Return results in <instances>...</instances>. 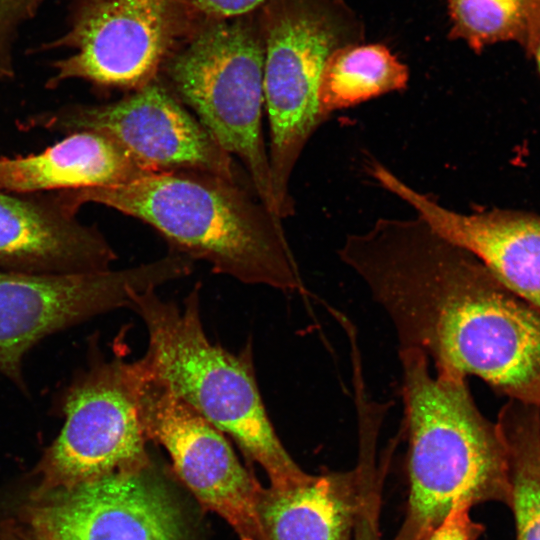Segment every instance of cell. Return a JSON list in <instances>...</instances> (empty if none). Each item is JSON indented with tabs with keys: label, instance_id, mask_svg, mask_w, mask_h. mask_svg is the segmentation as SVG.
Segmentation results:
<instances>
[{
	"label": "cell",
	"instance_id": "14",
	"mask_svg": "<svg viewBox=\"0 0 540 540\" xmlns=\"http://www.w3.org/2000/svg\"><path fill=\"white\" fill-rule=\"evenodd\" d=\"M379 426L360 424V461L342 473L311 475L295 487L265 492L260 519L265 540H353L364 495L376 470Z\"/></svg>",
	"mask_w": 540,
	"mask_h": 540
},
{
	"label": "cell",
	"instance_id": "8",
	"mask_svg": "<svg viewBox=\"0 0 540 540\" xmlns=\"http://www.w3.org/2000/svg\"><path fill=\"white\" fill-rule=\"evenodd\" d=\"M16 126L25 132H97L152 173L201 171L252 188L234 158L158 79L116 101L70 103L18 119Z\"/></svg>",
	"mask_w": 540,
	"mask_h": 540
},
{
	"label": "cell",
	"instance_id": "12",
	"mask_svg": "<svg viewBox=\"0 0 540 540\" xmlns=\"http://www.w3.org/2000/svg\"><path fill=\"white\" fill-rule=\"evenodd\" d=\"M368 173L437 233L480 260L512 292L540 309V216L486 209L461 213L422 193L379 162Z\"/></svg>",
	"mask_w": 540,
	"mask_h": 540
},
{
	"label": "cell",
	"instance_id": "18",
	"mask_svg": "<svg viewBox=\"0 0 540 540\" xmlns=\"http://www.w3.org/2000/svg\"><path fill=\"white\" fill-rule=\"evenodd\" d=\"M448 39L480 54L503 42L532 58L540 44V0H445Z\"/></svg>",
	"mask_w": 540,
	"mask_h": 540
},
{
	"label": "cell",
	"instance_id": "21",
	"mask_svg": "<svg viewBox=\"0 0 540 540\" xmlns=\"http://www.w3.org/2000/svg\"><path fill=\"white\" fill-rule=\"evenodd\" d=\"M469 512L468 506L454 508L439 524L417 540H477L484 528L470 517Z\"/></svg>",
	"mask_w": 540,
	"mask_h": 540
},
{
	"label": "cell",
	"instance_id": "20",
	"mask_svg": "<svg viewBox=\"0 0 540 540\" xmlns=\"http://www.w3.org/2000/svg\"><path fill=\"white\" fill-rule=\"evenodd\" d=\"M197 29L209 22L251 14L270 0H175Z\"/></svg>",
	"mask_w": 540,
	"mask_h": 540
},
{
	"label": "cell",
	"instance_id": "3",
	"mask_svg": "<svg viewBox=\"0 0 540 540\" xmlns=\"http://www.w3.org/2000/svg\"><path fill=\"white\" fill-rule=\"evenodd\" d=\"M151 289L132 296L130 309L148 335L139 365L233 438L266 472L271 490L282 491L311 477L291 458L268 416L255 375L251 342L230 352L207 336L200 309V285L182 306Z\"/></svg>",
	"mask_w": 540,
	"mask_h": 540
},
{
	"label": "cell",
	"instance_id": "2",
	"mask_svg": "<svg viewBox=\"0 0 540 540\" xmlns=\"http://www.w3.org/2000/svg\"><path fill=\"white\" fill-rule=\"evenodd\" d=\"M409 496L394 540H417L456 507L510 506L507 452L496 423L478 409L466 377L429 370L421 351L400 348Z\"/></svg>",
	"mask_w": 540,
	"mask_h": 540
},
{
	"label": "cell",
	"instance_id": "6",
	"mask_svg": "<svg viewBox=\"0 0 540 540\" xmlns=\"http://www.w3.org/2000/svg\"><path fill=\"white\" fill-rule=\"evenodd\" d=\"M177 254L134 267L94 273L0 271V374L29 395L24 359L46 337L107 312L132 296L185 277Z\"/></svg>",
	"mask_w": 540,
	"mask_h": 540
},
{
	"label": "cell",
	"instance_id": "23",
	"mask_svg": "<svg viewBox=\"0 0 540 540\" xmlns=\"http://www.w3.org/2000/svg\"><path fill=\"white\" fill-rule=\"evenodd\" d=\"M241 540H252V539H248V538H243V539H241Z\"/></svg>",
	"mask_w": 540,
	"mask_h": 540
},
{
	"label": "cell",
	"instance_id": "11",
	"mask_svg": "<svg viewBox=\"0 0 540 540\" xmlns=\"http://www.w3.org/2000/svg\"><path fill=\"white\" fill-rule=\"evenodd\" d=\"M26 521L29 540H184L185 534L175 501L144 469L37 492Z\"/></svg>",
	"mask_w": 540,
	"mask_h": 540
},
{
	"label": "cell",
	"instance_id": "10",
	"mask_svg": "<svg viewBox=\"0 0 540 540\" xmlns=\"http://www.w3.org/2000/svg\"><path fill=\"white\" fill-rule=\"evenodd\" d=\"M146 439L169 454L178 476L240 538L265 540L260 505L265 490L241 465L224 434L147 373L128 362Z\"/></svg>",
	"mask_w": 540,
	"mask_h": 540
},
{
	"label": "cell",
	"instance_id": "9",
	"mask_svg": "<svg viewBox=\"0 0 540 540\" xmlns=\"http://www.w3.org/2000/svg\"><path fill=\"white\" fill-rule=\"evenodd\" d=\"M127 363L94 349L87 367L66 387L61 397L65 422L40 463L38 492L146 468L147 439Z\"/></svg>",
	"mask_w": 540,
	"mask_h": 540
},
{
	"label": "cell",
	"instance_id": "1",
	"mask_svg": "<svg viewBox=\"0 0 540 540\" xmlns=\"http://www.w3.org/2000/svg\"><path fill=\"white\" fill-rule=\"evenodd\" d=\"M250 186L191 170L155 173L131 183L59 191L75 211L101 204L151 226L170 249L244 284L305 295L283 219Z\"/></svg>",
	"mask_w": 540,
	"mask_h": 540
},
{
	"label": "cell",
	"instance_id": "13",
	"mask_svg": "<svg viewBox=\"0 0 540 540\" xmlns=\"http://www.w3.org/2000/svg\"><path fill=\"white\" fill-rule=\"evenodd\" d=\"M57 192L0 191V271L94 273L117 259L96 225L77 218Z\"/></svg>",
	"mask_w": 540,
	"mask_h": 540
},
{
	"label": "cell",
	"instance_id": "17",
	"mask_svg": "<svg viewBox=\"0 0 540 540\" xmlns=\"http://www.w3.org/2000/svg\"><path fill=\"white\" fill-rule=\"evenodd\" d=\"M505 444L517 540H540V412L508 400L496 421Z\"/></svg>",
	"mask_w": 540,
	"mask_h": 540
},
{
	"label": "cell",
	"instance_id": "22",
	"mask_svg": "<svg viewBox=\"0 0 540 540\" xmlns=\"http://www.w3.org/2000/svg\"><path fill=\"white\" fill-rule=\"evenodd\" d=\"M532 58L535 60L539 74H540V44L538 45L536 51L534 52Z\"/></svg>",
	"mask_w": 540,
	"mask_h": 540
},
{
	"label": "cell",
	"instance_id": "15",
	"mask_svg": "<svg viewBox=\"0 0 540 540\" xmlns=\"http://www.w3.org/2000/svg\"><path fill=\"white\" fill-rule=\"evenodd\" d=\"M155 174L106 135L67 134L37 154L0 156V191L36 194L121 186Z\"/></svg>",
	"mask_w": 540,
	"mask_h": 540
},
{
	"label": "cell",
	"instance_id": "7",
	"mask_svg": "<svg viewBox=\"0 0 540 540\" xmlns=\"http://www.w3.org/2000/svg\"><path fill=\"white\" fill-rule=\"evenodd\" d=\"M194 31L175 0H75L68 31L43 48L73 52L52 63L45 87L80 79L103 94L140 89Z\"/></svg>",
	"mask_w": 540,
	"mask_h": 540
},
{
	"label": "cell",
	"instance_id": "16",
	"mask_svg": "<svg viewBox=\"0 0 540 540\" xmlns=\"http://www.w3.org/2000/svg\"><path fill=\"white\" fill-rule=\"evenodd\" d=\"M408 66L384 43L359 42L336 50L320 79L318 104L327 120L335 111L405 90Z\"/></svg>",
	"mask_w": 540,
	"mask_h": 540
},
{
	"label": "cell",
	"instance_id": "5",
	"mask_svg": "<svg viewBox=\"0 0 540 540\" xmlns=\"http://www.w3.org/2000/svg\"><path fill=\"white\" fill-rule=\"evenodd\" d=\"M263 69L256 11L201 25L171 53L157 79L240 160L255 195L277 215L262 131Z\"/></svg>",
	"mask_w": 540,
	"mask_h": 540
},
{
	"label": "cell",
	"instance_id": "4",
	"mask_svg": "<svg viewBox=\"0 0 540 540\" xmlns=\"http://www.w3.org/2000/svg\"><path fill=\"white\" fill-rule=\"evenodd\" d=\"M264 44V110L277 215L295 212L294 168L308 141L326 121L318 90L329 57L366 41V25L346 0H270L257 10Z\"/></svg>",
	"mask_w": 540,
	"mask_h": 540
},
{
	"label": "cell",
	"instance_id": "19",
	"mask_svg": "<svg viewBox=\"0 0 540 540\" xmlns=\"http://www.w3.org/2000/svg\"><path fill=\"white\" fill-rule=\"evenodd\" d=\"M41 0H0V82L15 76L12 45L16 30L37 12Z\"/></svg>",
	"mask_w": 540,
	"mask_h": 540
}]
</instances>
